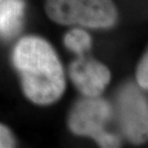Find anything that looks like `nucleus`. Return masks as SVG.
<instances>
[{"instance_id": "7", "label": "nucleus", "mask_w": 148, "mask_h": 148, "mask_svg": "<svg viewBox=\"0 0 148 148\" xmlns=\"http://www.w3.org/2000/svg\"><path fill=\"white\" fill-rule=\"evenodd\" d=\"M64 42L67 49L78 55V57H82L91 47V38L86 31L77 28L67 32Z\"/></svg>"}, {"instance_id": "9", "label": "nucleus", "mask_w": 148, "mask_h": 148, "mask_svg": "<svg viewBox=\"0 0 148 148\" xmlns=\"http://www.w3.org/2000/svg\"><path fill=\"white\" fill-rule=\"evenodd\" d=\"M14 145L16 141L10 129L0 123V148H11Z\"/></svg>"}, {"instance_id": "2", "label": "nucleus", "mask_w": 148, "mask_h": 148, "mask_svg": "<svg viewBox=\"0 0 148 148\" xmlns=\"http://www.w3.org/2000/svg\"><path fill=\"white\" fill-rule=\"evenodd\" d=\"M45 11L50 19L63 25L109 28L117 19L112 0H46Z\"/></svg>"}, {"instance_id": "1", "label": "nucleus", "mask_w": 148, "mask_h": 148, "mask_svg": "<svg viewBox=\"0 0 148 148\" xmlns=\"http://www.w3.org/2000/svg\"><path fill=\"white\" fill-rule=\"evenodd\" d=\"M13 62L21 77L26 97L35 104L48 105L66 90V79L57 53L40 37H24L16 43Z\"/></svg>"}, {"instance_id": "4", "label": "nucleus", "mask_w": 148, "mask_h": 148, "mask_svg": "<svg viewBox=\"0 0 148 148\" xmlns=\"http://www.w3.org/2000/svg\"><path fill=\"white\" fill-rule=\"evenodd\" d=\"M119 119L124 133L133 143L147 138V103L138 88L128 85L118 95Z\"/></svg>"}, {"instance_id": "5", "label": "nucleus", "mask_w": 148, "mask_h": 148, "mask_svg": "<svg viewBox=\"0 0 148 148\" xmlns=\"http://www.w3.org/2000/svg\"><path fill=\"white\" fill-rule=\"evenodd\" d=\"M69 75L74 86L86 97L99 96L111 81V72L107 66L84 56L70 64Z\"/></svg>"}, {"instance_id": "6", "label": "nucleus", "mask_w": 148, "mask_h": 148, "mask_svg": "<svg viewBox=\"0 0 148 148\" xmlns=\"http://www.w3.org/2000/svg\"><path fill=\"white\" fill-rule=\"evenodd\" d=\"M24 9L23 0H0V36L11 38L19 31Z\"/></svg>"}, {"instance_id": "8", "label": "nucleus", "mask_w": 148, "mask_h": 148, "mask_svg": "<svg viewBox=\"0 0 148 148\" xmlns=\"http://www.w3.org/2000/svg\"><path fill=\"white\" fill-rule=\"evenodd\" d=\"M137 81L140 88L147 90L148 88V59L147 54L140 61L137 70Z\"/></svg>"}, {"instance_id": "3", "label": "nucleus", "mask_w": 148, "mask_h": 148, "mask_svg": "<svg viewBox=\"0 0 148 148\" xmlns=\"http://www.w3.org/2000/svg\"><path fill=\"white\" fill-rule=\"evenodd\" d=\"M112 115L110 104L104 99L87 97L78 101L69 118V126L76 135L92 138L101 147H118L117 136L105 131V124Z\"/></svg>"}]
</instances>
